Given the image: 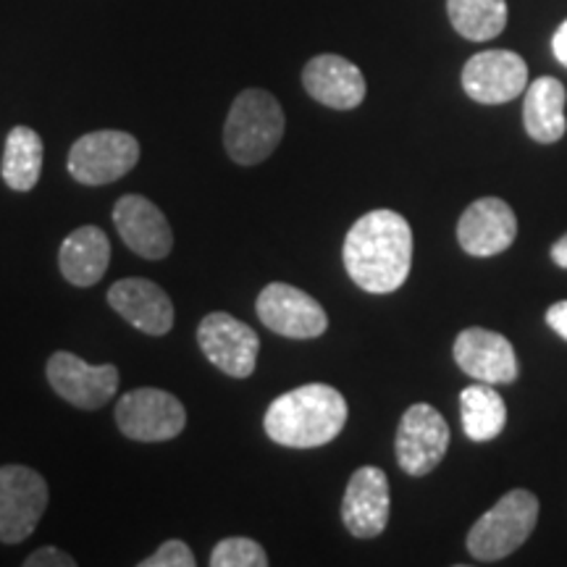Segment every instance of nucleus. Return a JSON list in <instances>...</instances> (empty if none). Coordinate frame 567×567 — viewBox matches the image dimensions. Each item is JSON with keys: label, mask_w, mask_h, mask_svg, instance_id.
<instances>
[{"label": "nucleus", "mask_w": 567, "mask_h": 567, "mask_svg": "<svg viewBox=\"0 0 567 567\" xmlns=\"http://www.w3.org/2000/svg\"><path fill=\"white\" fill-rule=\"evenodd\" d=\"M302 87L316 103L334 111H352L365 101V76L352 61L321 53L302 69Z\"/></svg>", "instance_id": "nucleus-18"}, {"label": "nucleus", "mask_w": 567, "mask_h": 567, "mask_svg": "<svg viewBox=\"0 0 567 567\" xmlns=\"http://www.w3.org/2000/svg\"><path fill=\"white\" fill-rule=\"evenodd\" d=\"M213 567H266L268 555L258 542L247 536H231L218 542L210 551Z\"/></svg>", "instance_id": "nucleus-24"}, {"label": "nucleus", "mask_w": 567, "mask_h": 567, "mask_svg": "<svg viewBox=\"0 0 567 567\" xmlns=\"http://www.w3.org/2000/svg\"><path fill=\"white\" fill-rule=\"evenodd\" d=\"M111 243L101 226H80L61 243L59 268L74 287H95L109 271Z\"/></svg>", "instance_id": "nucleus-19"}, {"label": "nucleus", "mask_w": 567, "mask_h": 567, "mask_svg": "<svg viewBox=\"0 0 567 567\" xmlns=\"http://www.w3.org/2000/svg\"><path fill=\"white\" fill-rule=\"evenodd\" d=\"M140 163V142L130 132L97 130L82 134L69 151V174L87 187L122 179Z\"/></svg>", "instance_id": "nucleus-6"}, {"label": "nucleus", "mask_w": 567, "mask_h": 567, "mask_svg": "<svg viewBox=\"0 0 567 567\" xmlns=\"http://www.w3.org/2000/svg\"><path fill=\"white\" fill-rule=\"evenodd\" d=\"M347 400L329 384H305L276 396L268 405L264 429L271 442L287 450H316L344 431Z\"/></svg>", "instance_id": "nucleus-2"}, {"label": "nucleus", "mask_w": 567, "mask_h": 567, "mask_svg": "<svg viewBox=\"0 0 567 567\" xmlns=\"http://www.w3.org/2000/svg\"><path fill=\"white\" fill-rule=\"evenodd\" d=\"M42 137L30 126H13L6 137L3 163H0V174L3 182L9 184L13 193H32L38 187L42 174Z\"/></svg>", "instance_id": "nucleus-21"}, {"label": "nucleus", "mask_w": 567, "mask_h": 567, "mask_svg": "<svg viewBox=\"0 0 567 567\" xmlns=\"http://www.w3.org/2000/svg\"><path fill=\"white\" fill-rule=\"evenodd\" d=\"M109 305L142 334L166 337L174 329L172 297L151 279L130 276L116 281L109 289Z\"/></svg>", "instance_id": "nucleus-17"}, {"label": "nucleus", "mask_w": 567, "mask_h": 567, "mask_svg": "<svg viewBox=\"0 0 567 567\" xmlns=\"http://www.w3.org/2000/svg\"><path fill=\"white\" fill-rule=\"evenodd\" d=\"M538 513H542V505L534 492L513 488L473 523L465 542L467 551L478 563H499L528 542L538 523Z\"/></svg>", "instance_id": "nucleus-4"}, {"label": "nucleus", "mask_w": 567, "mask_h": 567, "mask_svg": "<svg viewBox=\"0 0 567 567\" xmlns=\"http://www.w3.org/2000/svg\"><path fill=\"white\" fill-rule=\"evenodd\" d=\"M76 559L69 551L55 547H40L24 559V567H74Z\"/></svg>", "instance_id": "nucleus-26"}, {"label": "nucleus", "mask_w": 567, "mask_h": 567, "mask_svg": "<svg viewBox=\"0 0 567 567\" xmlns=\"http://www.w3.org/2000/svg\"><path fill=\"white\" fill-rule=\"evenodd\" d=\"M567 92L565 84L555 76H542L526 87V101H523V124H526L528 137L542 145L563 140L567 132Z\"/></svg>", "instance_id": "nucleus-20"}, {"label": "nucleus", "mask_w": 567, "mask_h": 567, "mask_svg": "<svg viewBox=\"0 0 567 567\" xmlns=\"http://www.w3.org/2000/svg\"><path fill=\"white\" fill-rule=\"evenodd\" d=\"M392 492L381 467L363 465L350 476L342 499V523L354 538H375L389 526Z\"/></svg>", "instance_id": "nucleus-12"}, {"label": "nucleus", "mask_w": 567, "mask_h": 567, "mask_svg": "<svg viewBox=\"0 0 567 567\" xmlns=\"http://www.w3.org/2000/svg\"><path fill=\"white\" fill-rule=\"evenodd\" d=\"M446 450H450V425H446L444 415L425 402L410 405L396 425V465L408 476H429L442 463Z\"/></svg>", "instance_id": "nucleus-8"}, {"label": "nucleus", "mask_w": 567, "mask_h": 567, "mask_svg": "<svg viewBox=\"0 0 567 567\" xmlns=\"http://www.w3.org/2000/svg\"><path fill=\"white\" fill-rule=\"evenodd\" d=\"M452 352H455L460 371L481 381V384H513L520 373L513 342L496 331L481 329V326L460 331Z\"/></svg>", "instance_id": "nucleus-14"}, {"label": "nucleus", "mask_w": 567, "mask_h": 567, "mask_svg": "<svg viewBox=\"0 0 567 567\" xmlns=\"http://www.w3.org/2000/svg\"><path fill=\"white\" fill-rule=\"evenodd\" d=\"M45 373L53 392L80 410H97L109 405L118 392V381H122L118 368L113 363L90 365L84 363L80 354L66 350L51 354Z\"/></svg>", "instance_id": "nucleus-10"}, {"label": "nucleus", "mask_w": 567, "mask_h": 567, "mask_svg": "<svg viewBox=\"0 0 567 567\" xmlns=\"http://www.w3.org/2000/svg\"><path fill=\"white\" fill-rule=\"evenodd\" d=\"M142 567H193L197 565L195 551L182 542V538H168L163 542L151 557L142 559Z\"/></svg>", "instance_id": "nucleus-25"}, {"label": "nucleus", "mask_w": 567, "mask_h": 567, "mask_svg": "<svg viewBox=\"0 0 567 567\" xmlns=\"http://www.w3.org/2000/svg\"><path fill=\"white\" fill-rule=\"evenodd\" d=\"M452 27L465 40L486 42L507 27V0H446Z\"/></svg>", "instance_id": "nucleus-23"}, {"label": "nucleus", "mask_w": 567, "mask_h": 567, "mask_svg": "<svg viewBox=\"0 0 567 567\" xmlns=\"http://www.w3.org/2000/svg\"><path fill=\"white\" fill-rule=\"evenodd\" d=\"M287 130L281 103L268 90H243L234 97L224 124V147L239 166H258L271 158Z\"/></svg>", "instance_id": "nucleus-3"}, {"label": "nucleus", "mask_w": 567, "mask_h": 567, "mask_svg": "<svg viewBox=\"0 0 567 567\" xmlns=\"http://www.w3.org/2000/svg\"><path fill=\"white\" fill-rule=\"evenodd\" d=\"M460 417L471 442H492L505 431L507 405L492 384H473L460 394Z\"/></svg>", "instance_id": "nucleus-22"}, {"label": "nucleus", "mask_w": 567, "mask_h": 567, "mask_svg": "<svg viewBox=\"0 0 567 567\" xmlns=\"http://www.w3.org/2000/svg\"><path fill=\"white\" fill-rule=\"evenodd\" d=\"M113 226L134 255L145 260L168 258L174 231L158 205L142 195H124L113 205Z\"/></svg>", "instance_id": "nucleus-16"}, {"label": "nucleus", "mask_w": 567, "mask_h": 567, "mask_svg": "<svg viewBox=\"0 0 567 567\" xmlns=\"http://www.w3.org/2000/svg\"><path fill=\"white\" fill-rule=\"evenodd\" d=\"M197 344L218 371L231 379H250L258 365L260 337L231 313L216 310L197 326Z\"/></svg>", "instance_id": "nucleus-11"}, {"label": "nucleus", "mask_w": 567, "mask_h": 567, "mask_svg": "<svg viewBox=\"0 0 567 567\" xmlns=\"http://www.w3.org/2000/svg\"><path fill=\"white\" fill-rule=\"evenodd\" d=\"M551 51H555L557 61L563 63V66L567 69V19L563 21V24L557 27L555 38H551Z\"/></svg>", "instance_id": "nucleus-28"}, {"label": "nucleus", "mask_w": 567, "mask_h": 567, "mask_svg": "<svg viewBox=\"0 0 567 567\" xmlns=\"http://www.w3.org/2000/svg\"><path fill=\"white\" fill-rule=\"evenodd\" d=\"M547 323L557 337H563L567 342V300H559L547 310Z\"/></svg>", "instance_id": "nucleus-27"}, {"label": "nucleus", "mask_w": 567, "mask_h": 567, "mask_svg": "<svg viewBox=\"0 0 567 567\" xmlns=\"http://www.w3.org/2000/svg\"><path fill=\"white\" fill-rule=\"evenodd\" d=\"M118 431L132 442L155 444L172 442L187 425V410L172 392L155 386H140L118 396Z\"/></svg>", "instance_id": "nucleus-5"}, {"label": "nucleus", "mask_w": 567, "mask_h": 567, "mask_svg": "<svg viewBox=\"0 0 567 567\" xmlns=\"http://www.w3.org/2000/svg\"><path fill=\"white\" fill-rule=\"evenodd\" d=\"M48 481L27 465L0 467V542L21 544L34 534L48 507Z\"/></svg>", "instance_id": "nucleus-7"}, {"label": "nucleus", "mask_w": 567, "mask_h": 567, "mask_svg": "<svg viewBox=\"0 0 567 567\" xmlns=\"http://www.w3.org/2000/svg\"><path fill=\"white\" fill-rule=\"evenodd\" d=\"M549 255H551V260H555L559 268H567V234H565V237H559L555 245H551Z\"/></svg>", "instance_id": "nucleus-29"}, {"label": "nucleus", "mask_w": 567, "mask_h": 567, "mask_svg": "<svg viewBox=\"0 0 567 567\" xmlns=\"http://www.w3.org/2000/svg\"><path fill=\"white\" fill-rule=\"evenodd\" d=\"M255 310H258L260 323L266 329L287 339L308 342V339L326 334V329H329V316H326L323 305L292 284H266L264 292L258 295V302H255Z\"/></svg>", "instance_id": "nucleus-9"}, {"label": "nucleus", "mask_w": 567, "mask_h": 567, "mask_svg": "<svg viewBox=\"0 0 567 567\" xmlns=\"http://www.w3.org/2000/svg\"><path fill=\"white\" fill-rule=\"evenodd\" d=\"M528 87V66L513 51L476 53L463 69V90L471 101L499 105L515 101Z\"/></svg>", "instance_id": "nucleus-13"}, {"label": "nucleus", "mask_w": 567, "mask_h": 567, "mask_svg": "<svg viewBox=\"0 0 567 567\" xmlns=\"http://www.w3.org/2000/svg\"><path fill=\"white\" fill-rule=\"evenodd\" d=\"M517 218L499 197H481L471 203L457 221V243L473 258H494L513 247Z\"/></svg>", "instance_id": "nucleus-15"}, {"label": "nucleus", "mask_w": 567, "mask_h": 567, "mask_svg": "<svg viewBox=\"0 0 567 567\" xmlns=\"http://www.w3.org/2000/svg\"><path fill=\"white\" fill-rule=\"evenodd\" d=\"M344 268L371 295L396 292L413 266V229L396 210H371L350 226L342 247Z\"/></svg>", "instance_id": "nucleus-1"}]
</instances>
